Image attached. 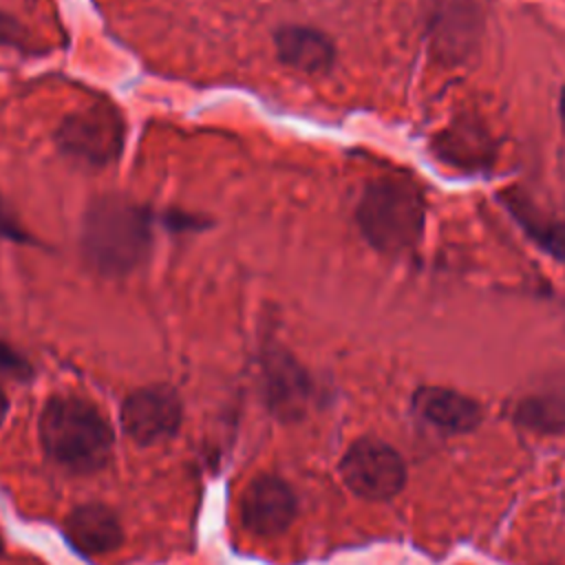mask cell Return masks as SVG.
<instances>
[{"label": "cell", "mask_w": 565, "mask_h": 565, "mask_svg": "<svg viewBox=\"0 0 565 565\" xmlns=\"http://www.w3.org/2000/svg\"><path fill=\"white\" fill-rule=\"evenodd\" d=\"M183 408L179 395L163 384L132 391L119 411L124 433L141 444H159L170 439L181 426Z\"/></svg>", "instance_id": "52a82bcc"}, {"label": "cell", "mask_w": 565, "mask_h": 565, "mask_svg": "<svg viewBox=\"0 0 565 565\" xmlns=\"http://www.w3.org/2000/svg\"><path fill=\"white\" fill-rule=\"evenodd\" d=\"M0 554H2V536H0Z\"/></svg>", "instance_id": "d6986e66"}, {"label": "cell", "mask_w": 565, "mask_h": 565, "mask_svg": "<svg viewBox=\"0 0 565 565\" xmlns=\"http://www.w3.org/2000/svg\"><path fill=\"white\" fill-rule=\"evenodd\" d=\"M238 516L247 532L256 536H276L294 521L296 497L285 479L276 475H260L243 490Z\"/></svg>", "instance_id": "ba28073f"}, {"label": "cell", "mask_w": 565, "mask_h": 565, "mask_svg": "<svg viewBox=\"0 0 565 565\" xmlns=\"http://www.w3.org/2000/svg\"><path fill=\"white\" fill-rule=\"evenodd\" d=\"M24 234L15 227V223L9 218V214L4 212L2 207V201H0V238H22Z\"/></svg>", "instance_id": "2e32d148"}, {"label": "cell", "mask_w": 565, "mask_h": 565, "mask_svg": "<svg viewBox=\"0 0 565 565\" xmlns=\"http://www.w3.org/2000/svg\"><path fill=\"white\" fill-rule=\"evenodd\" d=\"M519 419L527 428L554 433L565 428V391H543L521 399Z\"/></svg>", "instance_id": "4fadbf2b"}, {"label": "cell", "mask_w": 565, "mask_h": 565, "mask_svg": "<svg viewBox=\"0 0 565 565\" xmlns=\"http://www.w3.org/2000/svg\"><path fill=\"white\" fill-rule=\"evenodd\" d=\"M68 543L84 556H104L121 545L124 530L117 514L102 503H84L64 521Z\"/></svg>", "instance_id": "9c48e42d"}, {"label": "cell", "mask_w": 565, "mask_h": 565, "mask_svg": "<svg viewBox=\"0 0 565 565\" xmlns=\"http://www.w3.org/2000/svg\"><path fill=\"white\" fill-rule=\"evenodd\" d=\"M508 207H510V212H514V216L525 227V232L543 245V249H547L556 256H565V232L556 223L545 225V216L534 212L527 203L519 201L516 196L510 199Z\"/></svg>", "instance_id": "5bb4252c"}, {"label": "cell", "mask_w": 565, "mask_h": 565, "mask_svg": "<svg viewBox=\"0 0 565 565\" xmlns=\"http://www.w3.org/2000/svg\"><path fill=\"white\" fill-rule=\"evenodd\" d=\"M265 386L267 402L280 417L294 419L305 413L311 382L289 353L271 349L265 355Z\"/></svg>", "instance_id": "8fae6325"}, {"label": "cell", "mask_w": 565, "mask_h": 565, "mask_svg": "<svg viewBox=\"0 0 565 565\" xmlns=\"http://www.w3.org/2000/svg\"><path fill=\"white\" fill-rule=\"evenodd\" d=\"M44 452L71 472H95L113 455V428L104 413L77 395H53L40 415Z\"/></svg>", "instance_id": "7a4b0ae2"}, {"label": "cell", "mask_w": 565, "mask_h": 565, "mask_svg": "<svg viewBox=\"0 0 565 565\" xmlns=\"http://www.w3.org/2000/svg\"><path fill=\"white\" fill-rule=\"evenodd\" d=\"M60 150L75 163L102 168L117 159L126 139V121L117 106L95 102L62 121L57 130Z\"/></svg>", "instance_id": "277c9868"}, {"label": "cell", "mask_w": 565, "mask_h": 565, "mask_svg": "<svg viewBox=\"0 0 565 565\" xmlns=\"http://www.w3.org/2000/svg\"><path fill=\"white\" fill-rule=\"evenodd\" d=\"M413 408L444 433H468L483 417L481 406L472 397L441 386H422L413 397Z\"/></svg>", "instance_id": "7c38bea8"}, {"label": "cell", "mask_w": 565, "mask_h": 565, "mask_svg": "<svg viewBox=\"0 0 565 565\" xmlns=\"http://www.w3.org/2000/svg\"><path fill=\"white\" fill-rule=\"evenodd\" d=\"M274 46L282 64L307 75L327 73L335 62L333 40L316 26L285 24L274 33Z\"/></svg>", "instance_id": "30bf717a"}, {"label": "cell", "mask_w": 565, "mask_h": 565, "mask_svg": "<svg viewBox=\"0 0 565 565\" xmlns=\"http://www.w3.org/2000/svg\"><path fill=\"white\" fill-rule=\"evenodd\" d=\"M561 119H563V128H565V88H563V95H561Z\"/></svg>", "instance_id": "ac0fdd59"}, {"label": "cell", "mask_w": 565, "mask_h": 565, "mask_svg": "<svg viewBox=\"0 0 565 565\" xmlns=\"http://www.w3.org/2000/svg\"><path fill=\"white\" fill-rule=\"evenodd\" d=\"M424 26L437 57L457 64L479 44L481 9L477 0H424Z\"/></svg>", "instance_id": "8992f818"}, {"label": "cell", "mask_w": 565, "mask_h": 565, "mask_svg": "<svg viewBox=\"0 0 565 565\" xmlns=\"http://www.w3.org/2000/svg\"><path fill=\"white\" fill-rule=\"evenodd\" d=\"M154 216L126 196H102L90 203L82 223V254L102 276H126L152 247Z\"/></svg>", "instance_id": "6da1fadb"}, {"label": "cell", "mask_w": 565, "mask_h": 565, "mask_svg": "<svg viewBox=\"0 0 565 565\" xmlns=\"http://www.w3.org/2000/svg\"><path fill=\"white\" fill-rule=\"evenodd\" d=\"M340 477L353 494L369 501H386L404 488L406 466L402 455L386 441L362 437L342 455Z\"/></svg>", "instance_id": "5b68a950"}, {"label": "cell", "mask_w": 565, "mask_h": 565, "mask_svg": "<svg viewBox=\"0 0 565 565\" xmlns=\"http://www.w3.org/2000/svg\"><path fill=\"white\" fill-rule=\"evenodd\" d=\"M0 373L24 377L29 373V364L22 355H18L11 347L0 342Z\"/></svg>", "instance_id": "9a60e30c"}, {"label": "cell", "mask_w": 565, "mask_h": 565, "mask_svg": "<svg viewBox=\"0 0 565 565\" xmlns=\"http://www.w3.org/2000/svg\"><path fill=\"white\" fill-rule=\"evenodd\" d=\"M4 415H7V397H4V393H2V388H0V424H2Z\"/></svg>", "instance_id": "e0dca14e"}, {"label": "cell", "mask_w": 565, "mask_h": 565, "mask_svg": "<svg viewBox=\"0 0 565 565\" xmlns=\"http://www.w3.org/2000/svg\"><path fill=\"white\" fill-rule=\"evenodd\" d=\"M364 238L386 254L413 247L424 230L426 203L422 190L402 177H384L366 185L358 210Z\"/></svg>", "instance_id": "3957f363"}]
</instances>
